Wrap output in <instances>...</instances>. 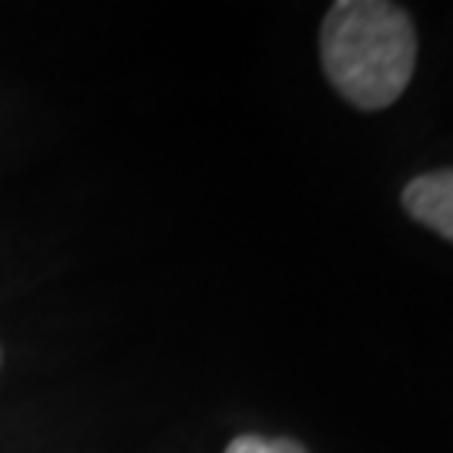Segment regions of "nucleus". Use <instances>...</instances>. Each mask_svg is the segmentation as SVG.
<instances>
[{
	"label": "nucleus",
	"mask_w": 453,
	"mask_h": 453,
	"mask_svg": "<svg viewBox=\"0 0 453 453\" xmlns=\"http://www.w3.org/2000/svg\"><path fill=\"white\" fill-rule=\"evenodd\" d=\"M0 363H4V349H0Z\"/></svg>",
	"instance_id": "nucleus-4"
},
{
	"label": "nucleus",
	"mask_w": 453,
	"mask_h": 453,
	"mask_svg": "<svg viewBox=\"0 0 453 453\" xmlns=\"http://www.w3.org/2000/svg\"><path fill=\"white\" fill-rule=\"evenodd\" d=\"M326 81L359 111L400 101L417 67V27L400 4L336 0L319 27Z\"/></svg>",
	"instance_id": "nucleus-1"
},
{
	"label": "nucleus",
	"mask_w": 453,
	"mask_h": 453,
	"mask_svg": "<svg viewBox=\"0 0 453 453\" xmlns=\"http://www.w3.org/2000/svg\"><path fill=\"white\" fill-rule=\"evenodd\" d=\"M222 453H309L299 440L292 437H259V434H239L228 440Z\"/></svg>",
	"instance_id": "nucleus-3"
},
{
	"label": "nucleus",
	"mask_w": 453,
	"mask_h": 453,
	"mask_svg": "<svg viewBox=\"0 0 453 453\" xmlns=\"http://www.w3.org/2000/svg\"><path fill=\"white\" fill-rule=\"evenodd\" d=\"M400 202L413 222L453 242V168H437L410 179Z\"/></svg>",
	"instance_id": "nucleus-2"
}]
</instances>
